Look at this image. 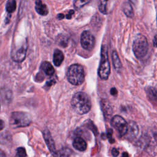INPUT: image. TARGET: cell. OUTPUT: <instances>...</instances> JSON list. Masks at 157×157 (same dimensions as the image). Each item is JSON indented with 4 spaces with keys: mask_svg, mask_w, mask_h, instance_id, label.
Wrapping results in <instances>:
<instances>
[{
    "mask_svg": "<svg viewBox=\"0 0 157 157\" xmlns=\"http://www.w3.org/2000/svg\"><path fill=\"white\" fill-rule=\"evenodd\" d=\"M71 106L74 110L80 115L88 113L91 107L90 98L84 92L76 93L71 99Z\"/></svg>",
    "mask_w": 157,
    "mask_h": 157,
    "instance_id": "6da1fadb",
    "label": "cell"
},
{
    "mask_svg": "<svg viewBox=\"0 0 157 157\" xmlns=\"http://www.w3.org/2000/svg\"><path fill=\"white\" fill-rule=\"evenodd\" d=\"M67 80L72 85H79L85 80V72L82 66L74 64L69 66L67 71Z\"/></svg>",
    "mask_w": 157,
    "mask_h": 157,
    "instance_id": "7a4b0ae2",
    "label": "cell"
},
{
    "mask_svg": "<svg viewBox=\"0 0 157 157\" xmlns=\"http://www.w3.org/2000/svg\"><path fill=\"white\" fill-rule=\"evenodd\" d=\"M110 73V66L108 57V49L106 45L101 47V60L98 69V75L102 80L108 79Z\"/></svg>",
    "mask_w": 157,
    "mask_h": 157,
    "instance_id": "3957f363",
    "label": "cell"
},
{
    "mask_svg": "<svg viewBox=\"0 0 157 157\" xmlns=\"http://www.w3.org/2000/svg\"><path fill=\"white\" fill-rule=\"evenodd\" d=\"M148 49V44L146 37L143 34H137L132 43V50L135 56L137 58L144 57L147 53Z\"/></svg>",
    "mask_w": 157,
    "mask_h": 157,
    "instance_id": "277c9868",
    "label": "cell"
},
{
    "mask_svg": "<svg viewBox=\"0 0 157 157\" xmlns=\"http://www.w3.org/2000/svg\"><path fill=\"white\" fill-rule=\"evenodd\" d=\"M9 123L13 128L25 127L31 123V118L29 115L26 112H13L11 113Z\"/></svg>",
    "mask_w": 157,
    "mask_h": 157,
    "instance_id": "5b68a950",
    "label": "cell"
},
{
    "mask_svg": "<svg viewBox=\"0 0 157 157\" xmlns=\"http://www.w3.org/2000/svg\"><path fill=\"white\" fill-rule=\"evenodd\" d=\"M110 124L118 132L120 136H124L128 130V123L120 115L113 116L111 120Z\"/></svg>",
    "mask_w": 157,
    "mask_h": 157,
    "instance_id": "8992f818",
    "label": "cell"
},
{
    "mask_svg": "<svg viewBox=\"0 0 157 157\" xmlns=\"http://www.w3.org/2000/svg\"><path fill=\"white\" fill-rule=\"evenodd\" d=\"M80 43L84 49L91 50L95 44L94 37L89 31H84L80 36Z\"/></svg>",
    "mask_w": 157,
    "mask_h": 157,
    "instance_id": "52a82bcc",
    "label": "cell"
},
{
    "mask_svg": "<svg viewBox=\"0 0 157 157\" xmlns=\"http://www.w3.org/2000/svg\"><path fill=\"white\" fill-rule=\"evenodd\" d=\"M27 44L26 43L22 44L21 46L15 47L12 48L11 52L12 59L16 62L23 61L26 55Z\"/></svg>",
    "mask_w": 157,
    "mask_h": 157,
    "instance_id": "ba28073f",
    "label": "cell"
},
{
    "mask_svg": "<svg viewBox=\"0 0 157 157\" xmlns=\"http://www.w3.org/2000/svg\"><path fill=\"white\" fill-rule=\"evenodd\" d=\"M139 134V127L136 122L129 121L128 123V130L125 134V137L128 140L134 139Z\"/></svg>",
    "mask_w": 157,
    "mask_h": 157,
    "instance_id": "9c48e42d",
    "label": "cell"
},
{
    "mask_svg": "<svg viewBox=\"0 0 157 157\" xmlns=\"http://www.w3.org/2000/svg\"><path fill=\"white\" fill-rule=\"evenodd\" d=\"M115 0H99L98 8L103 14H108L112 11Z\"/></svg>",
    "mask_w": 157,
    "mask_h": 157,
    "instance_id": "30bf717a",
    "label": "cell"
},
{
    "mask_svg": "<svg viewBox=\"0 0 157 157\" xmlns=\"http://www.w3.org/2000/svg\"><path fill=\"white\" fill-rule=\"evenodd\" d=\"M43 134H44V137L45 141L47 145V147H48V149L50 150L51 153L53 155L56 151V150L55 143H54L53 139L51 136V134L48 129H45L43 132Z\"/></svg>",
    "mask_w": 157,
    "mask_h": 157,
    "instance_id": "8fae6325",
    "label": "cell"
},
{
    "mask_svg": "<svg viewBox=\"0 0 157 157\" xmlns=\"http://www.w3.org/2000/svg\"><path fill=\"white\" fill-rule=\"evenodd\" d=\"M72 145L75 149L81 151H85L87 147L86 142L80 137H77L74 139Z\"/></svg>",
    "mask_w": 157,
    "mask_h": 157,
    "instance_id": "7c38bea8",
    "label": "cell"
},
{
    "mask_svg": "<svg viewBox=\"0 0 157 157\" xmlns=\"http://www.w3.org/2000/svg\"><path fill=\"white\" fill-rule=\"evenodd\" d=\"M36 11L41 15H46L48 13V8L40 0H36L35 1Z\"/></svg>",
    "mask_w": 157,
    "mask_h": 157,
    "instance_id": "4fadbf2b",
    "label": "cell"
},
{
    "mask_svg": "<svg viewBox=\"0 0 157 157\" xmlns=\"http://www.w3.org/2000/svg\"><path fill=\"white\" fill-rule=\"evenodd\" d=\"M64 60V55L63 52L58 50L56 49L53 53V61L54 64L56 66H59Z\"/></svg>",
    "mask_w": 157,
    "mask_h": 157,
    "instance_id": "5bb4252c",
    "label": "cell"
},
{
    "mask_svg": "<svg viewBox=\"0 0 157 157\" xmlns=\"http://www.w3.org/2000/svg\"><path fill=\"white\" fill-rule=\"evenodd\" d=\"M112 59L115 69L117 71V72H120L122 68V64L118 55L115 50H113L112 53Z\"/></svg>",
    "mask_w": 157,
    "mask_h": 157,
    "instance_id": "9a60e30c",
    "label": "cell"
},
{
    "mask_svg": "<svg viewBox=\"0 0 157 157\" xmlns=\"http://www.w3.org/2000/svg\"><path fill=\"white\" fill-rule=\"evenodd\" d=\"M40 68L44 73L49 76H52L55 73V69L50 63L48 61H44L40 66Z\"/></svg>",
    "mask_w": 157,
    "mask_h": 157,
    "instance_id": "2e32d148",
    "label": "cell"
},
{
    "mask_svg": "<svg viewBox=\"0 0 157 157\" xmlns=\"http://www.w3.org/2000/svg\"><path fill=\"white\" fill-rule=\"evenodd\" d=\"M101 107L103 111V113L105 116L109 117L111 115L112 113V107L110 106V103L107 100H102L101 101Z\"/></svg>",
    "mask_w": 157,
    "mask_h": 157,
    "instance_id": "e0dca14e",
    "label": "cell"
},
{
    "mask_svg": "<svg viewBox=\"0 0 157 157\" xmlns=\"http://www.w3.org/2000/svg\"><path fill=\"white\" fill-rule=\"evenodd\" d=\"M145 92L149 99L153 101H157V91L151 86H147L145 88Z\"/></svg>",
    "mask_w": 157,
    "mask_h": 157,
    "instance_id": "ac0fdd59",
    "label": "cell"
},
{
    "mask_svg": "<svg viewBox=\"0 0 157 157\" xmlns=\"http://www.w3.org/2000/svg\"><path fill=\"white\" fill-rule=\"evenodd\" d=\"M123 11L128 17H132L134 15L133 9L131 4L129 2H125L123 5Z\"/></svg>",
    "mask_w": 157,
    "mask_h": 157,
    "instance_id": "d6986e66",
    "label": "cell"
},
{
    "mask_svg": "<svg viewBox=\"0 0 157 157\" xmlns=\"http://www.w3.org/2000/svg\"><path fill=\"white\" fill-rule=\"evenodd\" d=\"M71 150L69 148H63L53 155L54 157H69L71 155Z\"/></svg>",
    "mask_w": 157,
    "mask_h": 157,
    "instance_id": "ffe728a7",
    "label": "cell"
},
{
    "mask_svg": "<svg viewBox=\"0 0 157 157\" xmlns=\"http://www.w3.org/2000/svg\"><path fill=\"white\" fill-rule=\"evenodd\" d=\"M90 1L91 0H74V7L75 9L78 10Z\"/></svg>",
    "mask_w": 157,
    "mask_h": 157,
    "instance_id": "44dd1931",
    "label": "cell"
},
{
    "mask_svg": "<svg viewBox=\"0 0 157 157\" xmlns=\"http://www.w3.org/2000/svg\"><path fill=\"white\" fill-rule=\"evenodd\" d=\"M16 9V1L15 0H9L6 5V10L9 13H12Z\"/></svg>",
    "mask_w": 157,
    "mask_h": 157,
    "instance_id": "7402d4cb",
    "label": "cell"
},
{
    "mask_svg": "<svg viewBox=\"0 0 157 157\" xmlns=\"http://www.w3.org/2000/svg\"><path fill=\"white\" fill-rule=\"evenodd\" d=\"M17 155L20 157H26V150L23 147H19L17 149Z\"/></svg>",
    "mask_w": 157,
    "mask_h": 157,
    "instance_id": "603a6c76",
    "label": "cell"
},
{
    "mask_svg": "<svg viewBox=\"0 0 157 157\" xmlns=\"http://www.w3.org/2000/svg\"><path fill=\"white\" fill-rule=\"evenodd\" d=\"M111 153H112V156H114V157H117L118 155V154H119L118 150L117 148H112Z\"/></svg>",
    "mask_w": 157,
    "mask_h": 157,
    "instance_id": "cb8c5ba5",
    "label": "cell"
},
{
    "mask_svg": "<svg viewBox=\"0 0 157 157\" xmlns=\"http://www.w3.org/2000/svg\"><path fill=\"white\" fill-rule=\"evenodd\" d=\"M117 90L115 88H112L110 89V94L113 96H115V95H117Z\"/></svg>",
    "mask_w": 157,
    "mask_h": 157,
    "instance_id": "d4e9b609",
    "label": "cell"
},
{
    "mask_svg": "<svg viewBox=\"0 0 157 157\" xmlns=\"http://www.w3.org/2000/svg\"><path fill=\"white\" fill-rule=\"evenodd\" d=\"M74 13V10H71L68 12V13L66 15V18H67V19H70V18H71V17H72V15Z\"/></svg>",
    "mask_w": 157,
    "mask_h": 157,
    "instance_id": "484cf974",
    "label": "cell"
},
{
    "mask_svg": "<svg viewBox=\"0 0 157 157\" xmlns=\"http://www.w3.org/2000/svg\"><path fill=\"white\" fill-rule=\"evenodd\" d=\"M153 45L155 47H157V34L155 36L153 40Z\"/></svg>",
    "mask_w": 157,
    "mask_h": 157,
    "instance_id": "4316f807",
    "label": "cell"
},
{
    "mask_svg": "<svg viewBox=\"0 0 157 157\" xmlns=\"http://www.w3.org/2000/svg\"><path fill=\"white\" fill-rule=\"evenodd\" d=\"M4 126H5V123H4V121L2 120H0V131L2 130V129H4Z\"/></svg>",
    "mask_w": 157,
    "mask_h": 157,
    "instance_id": "83f0119b",
    "label": "cell"
},
{
    "mask_svg": "<svg viewBox=\"0 0 157 157\" xmlns=\"http://www.w3.org/2000/svg\"><path fill=\"white\" fill-rule=\"evenodd\" d=\"M121 157H129L128 153L127 152H124V153H123Z\"/></svg>",
    "mask_w": 157,
    "mask_h": 157,
    "instance_id": "f1b7e54d",
    "label": "cell"
},
{
    "mask_svg": "<svg viewBox=\"0 0 157 157\" xmlns=\"http://www.w3.org/2000/svg\"><path fill=\"white\" fill-rule=\"evenodd\" d=\"M58 18L59 19L63 18H64V15H63V14H58Z\"/></svg>",
    "mask_w": 157,
    "mask_h": 157,
    "instance_id": "f546056e",
    "label": "cell"
},
{
    "mask_svg": "<svg viewBox=\"0 0 157 157\" xmlns=\"http://www.w3.org/2000/svg\"><path fill=\"white\" fill-rule=\"evenodd\" d=\"M15 157H20V156H17V155H16V156H15Z\"/></svg>",
    "mask_w": 157,
    "mask_h": 157,
    "instance_id": "4dcf8cb0",
    "label": "cell"
},
{
    "mask_svg": "<svg viewBox=\"0 0 157 157\" xmlns=\"http://www.w3.org/2000/svg\"><path fill=\"white\" fill-rule=\"evenodd\" d=\"M156 18H157V17H156Z\"/></svg>",
    "mask_w": 157,
    "mask_h": 157,
    "instance_id": "1f68e13d",
    "label": "cell"
},
{
    "mask_svg": "<svg viewBox=\"0 0 157 157\" xmlns=\"http://www.w3.org/2000/svg\"><path fill=\"white\" fill-rule=\"evenodd\" d=\"M0 107H1V105H0Z\"/></svg>",
    "mask_w": 157,
    "mask_h": 157,
    "instance_id": "d6a6232c",
    "label": "cell"
}]
</instances>
